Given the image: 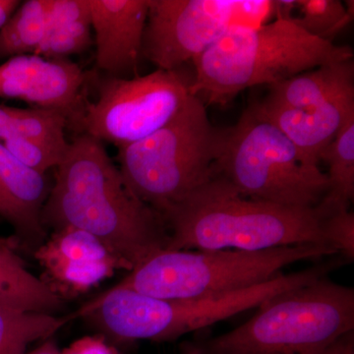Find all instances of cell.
Segmentation results:
<instances>
[{"label": "cell", "instance_id": "obj_1", "mask_svg": "<svg viewBox=\"0 0 354 354\" xmlns=\"http://www.w3.org/2000/svg\"><path fill=\"white\" fill-rule=\"evenodd\" d=\"M57 169L41 214L44 227L92 234L130 271L167 249L164 218L133 194L102 141L84 133L69 143Z\"/></svg>", "mask_w": 354, "mask_h": 354}, {"label": "cell", "instance_id": "obj_2", "mask_svg": "<svg viewBox=\"0 0 354 354\" xmlns=\"http://www.w3.org/2000/svg\"><path fill=\"white\" fill-rule=\"evenodd\" d=\"M164 221L169 250L330 247L324 236L322 216L316 208H292L250 199L216 176L172 209Z\"/></svg>", "mask_w": 354, "mask_h": 354}, {"label": "cell", "instance_id": "obj_3", "mask_svg": "<svg viewBox=\"0 0 354 354\" xmlns=\"http://www.w3.org/2000/svg\"><path fill=\"white\" fill-rule=\"evenodd\" d=\"M346 264L334 256L301 271L281 274L247 290L194 299H160L114 286L73 312L99 334L118 342L176 341L183 335L227 320L283 291L327 277Z\"/></svg>", "mask_w": 354, "mask_h": 354}, {"label": "cell", "instance_id": "obj_4", "mask_svg": "<svg viewBox=\"0 0 354 354\" xmlns=\"http://www.w3.org/2000/svg\"><path fill=\"white\" fill-rule=\"evenodd\" d=\"M353 48L316 38L288 19L227 32L193 60L191 93L227 106L255 86L281 83L330 62L353 59Z\"/></svg>", "mask_w": 354, "mask_h": 354}, {"label": "cell", "instance_id": "obj_5", "mask_svg": "<svg viewBox=\"0 0 354 354\" xmlns=\"http://www.w3.org/2000/svg\"><path fill=\"white\" fill-rule=\"evenodd\" d=\"M354 332V290L327 277L266 300L248 321L181 354H320Z\"/></svg>", "mask_w": 354, "mask_h": 354}, {"label": "cell", "instance_id": "obj_6", "mask_svg": "<svg viewBox=\"0 0 354 354\" xmlns=\"http://www.w3.org/2000/svg\"><path fill=\"white\" fill-rule=\"evenodd\" d=\"M213 176L242 196L292 208H316L329 189L327 174L252 104L232 127L216 130Z\"/></svg>", "mask_w": 354, "mask_h": 354}, {"label": "cell", "instance_id": "obj_7", "mask_svg": "<svg viewBox=\"0 0 354 354\" xmlns=\"http://www.w3.org/2000/svg\"><path fill=\"white\" fill-rule=\"evenodd\" d=\"M337 255L329 246L279 247L262 251L162 249L116 283L160 299L220 297L262 285L288 266Z\"/></svg>", "mask_w": 354, "mask_h": 354}, {"label": "cell", "instance_id": "obj_8", "mask_svg": "<svg viewBox=\"0 0 354 354\" xmlns=\"http://www.w3.org/2000/svg\"><path fill=\"white\" fill-rule=\"evenodd\" d=\"M216 130L193 95L164 127L118 148V167L133 194L164 218L213 177Z\"/></svg>", "mask_w": 354, "mask_h": 354}, {"label": "cell", "instance_id": "obj_9", "mask_svg": "<svg viewBox=\"0 0 354 354\" xmlns=\"http://www.w3.org/2000/svg\"><path fill=\"white\" fill-rule=\"evenodd\" d=\"M276 19V0H149L142 57L180 69L227 32Z\"/></svg>", "mask_w": 354, "mask_h": 354}, {"label": "cell", "instance_id": "obj_10", "mask_svg": "<svg viewBox=\"0 0 354 354\" xmlns=\"http://www.w3.org/2000/svg\"><path fill=\"white\" fill-rule=\"evenodd\" d=\"M259 102L299 153L319 157L354 115L353 59L323 64L269 86Z\"/></svg>", "mask_w": 354, "mask_h": 354}, {"label": "cell", "instance_id": "obj_11", "mask_svg": "<svg viewBox=\"0 0 354 354\" xmlns=\"http://www.w3.org/2000/svg\"><path fill=\"white\" fill-rule=\"evenodd\" d=\"M192 78L180 69H157L134 78L113 77L99 99L79 118L85 134L118 148L150 136L167 125L189 101Z\"/></svg>", "mask_w": 354, "mask_h": 354}, {"label": "cell", "instance_id": "obj_12", "mask_svg": "<svg viewBox=\"0 0 354 354\" xmlns=\"http://www.w3.org/2000/svg\"><path fill=\"white\" fill-rule=\"evenodd\" d=\"M35 257L44 269L43 281L62 299L88 292L116 271H130L97 237L77 228L53 230Z\"/></svg>", "mask_w": 354, "mask_h": 354}, {"label": "cell", "instance_id": "obj_13", "mask_svg": "<svg viewBox=\"0 0 354 354\" xmlns=\"http://www.w3.org/2000/svg\"><path fill=\"white\" fill-rule=\"evenodd\" d=\"M84 80L82 69L67 58L18 55L0 65V97L60 111L77 121Z\"/></svg>", "mask_w": 354, "mask_h": 354}, {"label": "cell", "instance_id": "obj_14", "mask_svg": "<svg viewBox=\"0 0 354 354\" xmlns=\"http://www.w3.org/2000/svg\"><path fill=\"white\" fill-rule=\"evenodd\" d=\"M99 68L120 78L142 57L149 0H88Z\"/></svg>", "mask_w": 354, "mask_h": 354}, {"label": "cell", "instance_id": "obj_15", "mask_svg": "<svg viewBox=\"0 0 354 354\" xmlns=\"http://www.w3.org/2000/svg\"><path fill=\"white\" fill-rule=\"evenodd\" d=\"M50 188L46 174L26 167L0 143V216L35 250L46 241L41 214Z\"/></svg>", "mask_w": 354, "mask_h": 354}, {"label": "cell", "instance_id": "obj_16", "mask_svg": "<svg viewBox=\"0 0 354 354\" xmlns=\"http://www.w3.org/2000/svg\"><path fill=\"white\" fill-rule=\"evenodd\" d=\"M0 305L57 315L64 301L25 267L11 247L0 241Z\"/></svg>", "mask_w": 354, "mask_h": 354}, {"label": "cell", "instance_id": "obj_17", "mask_svg": "<svg viewBox=\"0 0 354 354\" xmlns=\"http://www.w3.org/2000/svg\"><path fill=\"white\" fill-rule=\"evenodd\" d=\"M88 0H51L46 32L36 55L50 59L83 53L92 43Z\"/></svg>", "mask_w": 354, "mask_h": 354}, {"label": "cell", "instance_id": "obj_18", "mask_svg": "<svg viewBox=\"0 0 354 354\" xmlns=\"http://www.w3.org/2000/svg\"><path fill=\"white\" fill-rule=\"evenodd\" d=\"M322 162L328 165L329 189L316 207L322 216L349 209L354 199V115L346 121L328 147Z\"/></svg>", "mask_w": 354, "mask_h": 354}, {"label": "cell", "instance_id": "obj_19", "mask_svg": "<svg viewBox=\"0 0 354 354\" xmlns=\"http://www.w3.org/2000/svg\"><path fill=\"white\" fill-rule=\"evenodd\" d=\"M70 322L68 317L0 305V354H26L34 342L46 341Z\"/></svg>", "mask_w": 354, "mask_h": 354}, {"label": "cell", "instance_id": "obj_20", "mask_svg": "<svg viewBox=\"0 0 354 354\" xmlns=\"http://www.w3.org/2000/svg\"><path fill=\"white\" fill-rule=\"evenodd\" d=\"M51 0H28L0 30V57L36 55L46 32Z\"/></svg>", "mask_w": 354, "mask_h": 354}, {"label": "cell", "instance_id": "obj_21", "mask_svg": "<svg viewBox=\"0 0 354 354\" xmlns=\"http://www.w3.org/2000/svg\"><path fill=\"white\" fill-rule=\"evenodd\" d=\"M68 118L60 111L0 106V140L62 139Z\"/></svg>", "mask_w": 354, "mask_h": 354}, {"label": "cell", "instance_id": "obj_22", "mask_svg": "<svg viewBox=\"0 0 354 354\" xmlns=\"http://www.w3.org/2000/svg\"><path fill=\"white\" fill-rule=\"evenodd\" d=\"M297 0L299 16L291 18L298 27L316 38L333 41L353 19V1Z\"/></svg>", "mask_w": 354, "mask_h": 354}, {"label": "cell", "instance_id": "obj_23", "mask_svg": "<svg viewBox=\"0 0 354 354\" xmlns=\"http://www.w3.org/2000/svg\"><path fill=\"white\" fill-rule=\"evenodd\" d=\"M14 157L26 167L46 174L59 165L69 143L66 139H12L2 142Z\"/></svg>", "mask_w": 354, "mask_h": 354}, {"label": "cell", "instance_id": "obj_24", "mask_svg": "<svg viewBox=\"0 0 354 354\" xmlns=\"http://www.w3.org/2000/svg\"><path fill=\"white\" fill-rule=\"evenodd\" d=\"M326 241L337 255L351 263L354 260V214L349 209L333 212L323 216Z\"/></svg>", "mask_w": 354, "mask_h": 354}, {"label": "cell", "instance_id": "obj_25", "mask_svg": "<svg viewBox=\"0 0 354 354\" xmlns=\"http://www.w3.org/2000/svg\"><path fill=\"white\" fill-rule=\"evenodd\" d=\"M58 354H122L104 335H86L72 342Z\"/></svg>", "mask_w": 354, "mask_h": 354}, {"label": "cell", "instance_id": "obj_26", "mask_svg": "<svg viewBox=\"0 0 354 354\" xmlns=\"http://www.w3.org/2000/svg\"><path fill=\"white\" fill-rule=\"evenodd\" d=\"M320 354H354V332L344 335Z\"/></svg>", "mask_w": 354, "mask_h": 354}, {"label": "cell", "instance_id": "obj_27", "mask_svg": "<svg viewBox=\"0 0 354 354\" xmlns=\"http://www.w3.org/2000/svg\"><path fill=\"white\" fill-rule=\"evenodd\" d=\"M19 6L20 2L17 0H0V30L10 19Z\"/></svg>", "mask_w": 354, "mask_h": 354}, {"label": "cell", "instance_id": "obj_28", "mask_svg": "<svg viewBox=\"0 0 354 354\" xmlns=\"http://www.w3.org/2000/svg\"><path fill=\"white\" fill-rule=\"evenodd\" d=\"M59 351L60 349L58 348L55 342L51 341V339H46L38 348L26 354H58Z\"/></svg>", "mask_w": 354, "mask_h": 354}]
</instances>
